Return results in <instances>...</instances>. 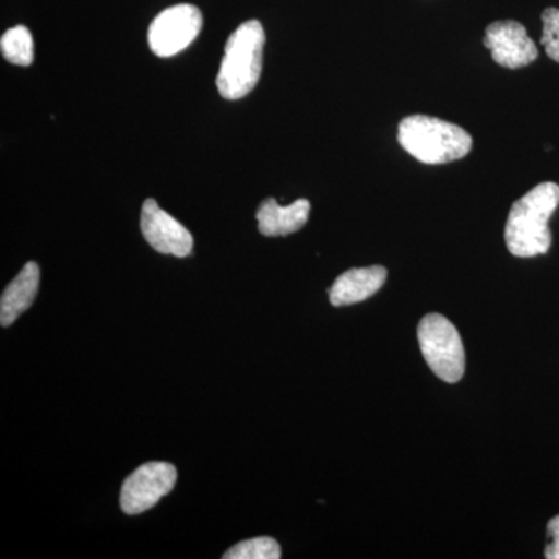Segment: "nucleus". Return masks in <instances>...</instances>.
<instances>
[{"label": "nucleus", "instance_id": "obj_1", "mask_svg": "<svg viewBox=\"0 0 559 559\" xmlns=\"http://www.w3.org/2000/svg\"><path fill=\"white\" fill-rule=\"evenodd\" d=\"M559 205V186L543 182L514 202L506 224V242L511 255L530 259L549 252V219Z\"/></svg>", "mask_w": 559, "mask_h": 559}, {"label": "nucleus", "instance_id": "obj_2", "mask_svg": "<svg viewBox=\"0 0 559 559\" xmlns=\"http://www.w3.org/2000/svg\"><path fill=\"white\" fill-rule=\"evenodd\" d=\"M266 43L259 21L241 24L227 39L216 86L226 100H240L259 84Z\"/></svg>", "mask_w": 559, "mask_h": 559}, {"label": "nucleus", "instance_id": "obj_3", "mask_svg": "<svg viewBox=\"0 0 559 559\" xmlns=\"http://www.w3.org/2000/svg\"><path fill=\"white\" fill-rule=\"evenodd\" d=\"M400 145L428 165L448 164L468 156L473 139L457 124L429 116H411L399 127Z\"/></svg>", "mask_w": 559, "mask_h": 559}, {"label": "nucleus", "instance_id": "obj_4", "mask_svg": "<svg viewBox=\"0 0 559 559\" xmlns=\"http://www.w3.org/2000/svg\"><path fill=\"white\" fill-rule=\"evenodd\" d=\"M417 336L430 370L447 382H459L465 373V348L457 329L441 314H428L419 322Z\"/></svg>", "mask_w": 559, "mask_h": 559}, {"label": "nucleus", "instance_id": "obj_5", "mask_svg": "<svg viewBox=\"0 0 559 559\" xmlns=\"http://www.w3.org/2000/svg\"><path fill=\"white\" fill-rule=\"evenodd\" d=\"M202 28V13L190 3H180L162 11L151 22L148 31L150 49L157 57H175L197 39Z\"/></svg>", "mask_w": 559, "mask_h": 559}, {"label": "nucleus", "instance_id": "obj_6", "mask_svg": "<svg viewBox=\"0 0 559 559\" xmlns=\"http://www.w3.org/2000/svg\"><path fill=\"white\" fill-rule=\"evenodd\" d=\"M178 473L170 463L151 462L139 466L121 487L120 506L127 514H140L156 506L175 488Z\"/></svg>", "mask_w": 559, "mask_h": 559}, {"label": "nucleus", "instance_id": "obj_7", "mask_svg": "<svg viewBox=\"0 0 559 559\" xmlns=\"http://www.w3.org/2000/svg\"><path fill=\"white\" fill-rule=\"evenodd\" d=\"M140 229L154 250L164 255L189 257L193 250V237L178 219L164 212L154 200L143 202Z\"/></svg>", "mask_w": 559, "mask_h": 559}, {"label": "nucleus", "instance_id": "obj_8", "mask_svg": "<svg viewBox=\"0 0 559 559\" xmlns=\"http://www.w3.org/2000/svg\"><path fill=\"white\" fill-rule=\"evenodd\" d=\"M484 46L492 60L507 69H521L538 58V47L516 21H499L488 25Z\"/></svg>", "mask_w": 559, "mask_h": 559}, {"label": "nucleus", "instance_id": "obj_9", "mask_svg": "<svg viewBox=\"0 0 559 559\" xmlns=\"http://www.w3.org/2000/svg\"><path fill=\"white\" fill-rule=\"evenodd\" d=\"M388 270L382 266L355 267L344 272L333 283L329 293L334 307H345L370 299L384 286Z\"/></svg>", "mask_w": 559, "mask_h": 559}, {"label": "nucleus", "instance_id": "obj_10", "mask_svg": "<svg viewBox=\"0 0 559 559\" xmlns=\"http://www.w3.org/2000/svg\"><path fill=\"white\" fill-rule=\"evenodd\" d=\"M310 209V201L307 200H297L286 207H282L274 198L263 201L257 212L260 234L264 237H286L294 234L308 223Z\"/></svg>", "mask_w": 559, "mask_h": 559}, {"label": "nucleus", "instance_id": "obj_11", "mask_svg": "<svg viewBox=\"0 0 559 559\" xmlns=\"http://www.w3.org/2000/svg\"><path fill=\"white\" fill-rule=\"evenodd\" d=\"M40 271L35 261L25 264L24 270L3 290L0 299V323L10 326L32 307L39 288Z\"/></svg>", "mask_w": 559, "mask_h": 559}, {"label": "nucleus", "instance_id": "obj_12", "mask_svg": "<svg viewBox=\"0 0 559 559\" xmlns=\"http://www.w3.org/2000/svg\"><path fill=\"white\" fill-rule=\"evenodd\" d=\"M3 58L11 64L31 66L33 62V36L24 25L10 28L0 39Z\"/></svg>", "mask_w": 559, "mask_h": 559}, {"label": "nucleus", "instance_id": "obj_13", "mask_svg": "<svg viewBox=\"0 0 559 559\" xmlns=\"http://www.w3.org/2000/svg\"><path fill=\"white\" fill-rule=\"evenodd\" d=\"M224 559H278L282 558V549L278 543L272 538H253L242 540L224 554Z\"/></svg>", "mask_w": 559, "mask_h": 559}, {"label": "nucleus", "instance_id": "obj_14", "mask_svg": "<svg viewBox=\"0 0 559 559\" xmlns=\"http://www.w3.org/2000/svg\"><path fill=\"white\" fill-rule=\"evenodd\" d=\"M540 44H543L549 58L559 62V9L544 11Z\"/></svg>", "mask_w": 559, "mask_h": 559}, {"label": "nucleus", "instance_id": "obj_15", "mask_svg": "<svg viewBox=\"0 0 559 559\" xmlns=\"http://www.w3.org/2000/svg\"><path fill=\"white\" fill-rule=\"evenodd\" d=\"M547 532H549L550 544L546 547V558L559 559V516H555L549 522Z\"/></svg>", "mask_w": 559, "mask_h": 559}]
</instances>
